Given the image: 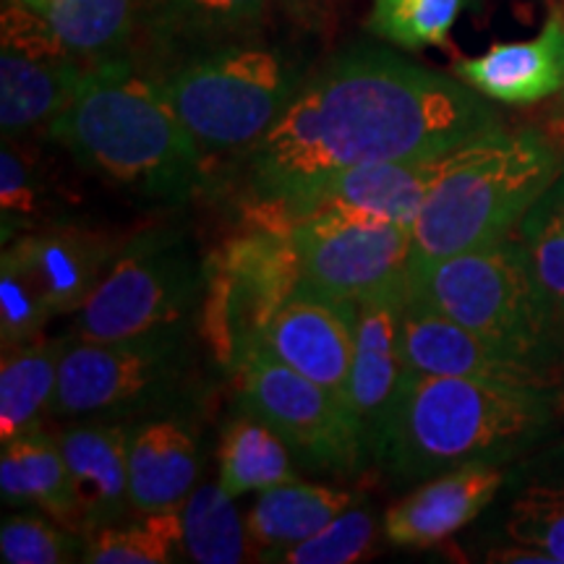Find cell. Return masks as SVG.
Returning <instances> with one entry per match:
<instances>
[{"instance_id": "7a4b0ae2", "label": "cell", "mask_w": 564, "mask_h": 564, "mask_svg": "<svg viewBox=\"0 0 564 564\" xmlns=\"http://www.w3.org/2000/svg\"><path fill=\"white\" fill-rule=\"evenodd\" d=\"M560 387L405 371L373 447L398 481H426L470 463L502 465L552 432Z\"/></svg>"}, {"instance_id": "e575fe53", "label": "cell", "mask_w": 564, "mask_h": 564, "mask_svg": "<svg viewBox=\"0 0 564 564\" xmlns=\"http://www.w3.org/2000/svg\"><path fill=\"white\" fill-rule=\"evenodd\" d=\"M505 533L510 544L539 549L554 564H564V481L525 486L510 507Z\"/></svg>"}, {"instance_id": "74e56055", "label": "cell", "mask_w": 564, "mask_h": 564, "mask_svg": "<svg viewBox=\"0 0 564 564\" xmlns=\"http://www.w3.org/2000/svg\"><path fill=\"white\" fill-rule=\"evenodd\" d=\"M21 3L32 6V9H40V6H42V3H45V0H21Z\"/></svg>"}, {"instance_id": "ac0fdd59", "label": "cell", "mask_w": 564, "mask_h": 564, "mask_svg": "<svg viewBox=\"0 0 564 564\" xmlns=\"http://www.w3.org/2000/svg\"><path fill=\"white\" fill-rule=\"evenodd\" d=\"M74 499L76 531L91 535L129 518V429L82 423L58 436Z\"/></svg>"}, {"instance_id": "d590c367", "label": "cell", "mask_w": 564, "mask_h": 564, "mask_svg": "<svg viewBox=\"0 0 564 564\" xmlns=\"http://www.w3.org/2000/svg\"><path fill=\"white\" fill-rule=\"evenodd\" d=\"M377 520L369 507H348L312 539L285 549L274 562L285 564H352L373 552Z\"/></svg>"}, {"instance_id": "8fae6325", "label": "cell", "mask_w": 564, "mask_h": 564, "mask_svg": "<svg viewBox=\"0 0 564 564\" xmlns=\"http://www.w3.org/2000/svg\"><path fill=\"white\" fill-rule=\"evenodd\" d=\"M301 267V291L350 301L403 280L413 230L352 209L319 207L285 223Z\"/></svg>"}, {"instance_id": "83f0119b", "label": "cell", "mask_w": 564, "mask_h": 564, "mask_svg": "<svg viewBox=\"0 0 564 564\" xmlns=\"http://www.w3.org/2000/svg\"><path fill=\"white\" fill-rule=\"evenodd\" d=\"M236 499L220 481L194 489L181 505L183 546L192 562L199 564H238L251 554L246 520L236 510Z\"/></svg>"}, {"instance_id": "52a82bcc", "label": "cell", "mask_w": 564, "mask_h": 564, "mask_svg": "<svg viewBox=\"0 0 564 564\" xmlns=\"http://www.w3.org/2000/svg\"><path fill=\"white\" fill-rule=\"evenodd\" d=\"M301 288V267L285 225L253 223L204 262L199 333L215 361L238 373L264 329Z\"/></svg>"}, {"instance_id": "d6a6232c", "label": "cell", "mask_w": 564, "mask_h": 564, "mask_svg": "<svg viewBox=\"0 0 564 564\" xmlns=\"http://www.w3.org/2000/svg\"><path fill=\"white\" fill-rule=\"evenodd\" d=\"M55 312L45 293L19 262V257L3 246L0 259V345L3 350L21 348L40 340Z\"/></svg>"}, {"instance_id": "4dcf8cb0", "label": "cell", "mask_w": 564, "mask_h": 564, "mask_svg": "<svg viewBox=\"0 0 564 564\" xmlns=\"http://www.w3.org/2000/svg\"><path fill=\"white\" fill-rule=\"evenodd\" d=\"M53 196L45 173L34 162L32 152L19 147V139H3L0 150V230L3 243L21 232L51 225Z\"/></svg>"}, {"instance_id": "d4e9b609", "label": "cell", "mask_w": 564, "mask_h": 564, "mask_svg": "<svg viewBox=\"0 0 564 564\" xmlns=\"http://www.w3.org/2000/svg\"><path fill=\"white\" fill-rule=\"evenodd\" d=\"M295 455L259 415L243 411L223 432L220 486L232 499L295 481Z\"/></svg>"}, {"instance_id": "8d00e7d4", "label": "cell", "mask_w": 564, "mask_h": 564, "mask_svg": "<svg viewBox=\"0 0 564 564\" xmlns=\"http://www.w3.org/2000/svg\"><path fill=\"white\" fill-rule=\"evenodd\" d=\"M285 3L295 6L303 13L306 9H319V6H324V0H285Z\"/></svg>"}, {"instance_id": "ba28073f", "label": "cell", "mask_w": 564, "mask_h": 564, "mask_svg": "<svg viewBox=\"0 0 564 564\" xmlns=\"http://www.w3.org/2000/svg\"><path fill=\"white\" fill-rule=\"evenodd\" d=\"M204 262L178 230H150L123 243L100 285L76 312L74 340H131L183 329L199 314Z\"/></svg>"}, {"instance_id": "8992f818", "label": "cell", "mask_w": 564, "mask_h": 564, "mask_svg": "<svg viewBox=\"0 0 564 564\" xmlns=\"http://www.w3.org/2000/svg\"><path fill=\"white\" fill-rule=\"evenodd\" d=\"M303 82L301 63L282 47L236 40L194 53L160 87L202 152H246L278 123Z\"/></svg>"}, {"instance_id": "5b68a950", "label": "cell", "mask_w": 564, "mask_h": 564, "mask_svg": "<svg viewBox=\"0 0 564 564\" xmlns=\"http://www.w3.org/2000/svg\"><path fill=\"white\" fill-rule=\"evenodd\" d=\"M408 301L497 343L564 384V329L535 285L518 236L411 262Z\"/></svg>"}, {"instance_id": "f546056e", "label": "cell", "mask_w": 564, "mask_h": 564, "mask_svg": "<svg viewBox=\"0 0 564 564\" xmlns=\"http://www.w3.org/2000/svg\"><path fill=\"white\" fill-rule=\"evenodd\" d=\"M514 236L535 285L564 329V171L525 212Z\"/></svg>"}, {"instance_id": "ffe728a7", "label": "cell", "mask_w": 564, "mask_h": 564, "mask_svg": "<svg viewBox=\"0 0 564 564\" xmlns=\"http://www.w3.org/2000/svg\"><path fill=\"white\" fill-rule=\"evenodd\" d=\"M455 152L457 147L449 152L434 154V158L390 160L356 167V171L343 173L340 178L327 183L299 215L319 207L352 209L413 230L429 194L434 192L436 183L453 165Z\"/></svg>"}, {"instance_id": "2e32d148", "label": "cell", "mask_w": 564, "mask_h": 564, "mask_svg": "<svg viewBox=\"0 0 564 564\" xmlns=\"http://www.w3.org/2000/svg\"><path fill=\"white\" fill-rule=\"evenodd\" d=\"M3 246L26 267L55 316L79 312L123 249L112 236L63 223L21 232Z\"/></svg>"}, {"instance_id": "f1b7e54d", "label": "cell", "mask_w": 564, "mask_h": 564, "mask_svg": "<svg viewBox=\"0 0 564 564\" xmlns=\"http://www.w3.org/2000/svg\"><path fill=\"white\" fill-rule=\"evenodd\" d=\"M183 512H139V520L100 528L87 535L84 562L89 564H167L183 560Z\"/></svg>"}, {"instance_id": "484cf974", "label": "cell", "mask_w": 564, "mask_h": 564, "mask_svg": "<svg viewBox=\"0 0 564 564\" xmlns=\"http://www.w3.org/2000/svg\"><path fill=\"white\" fill-rule=\"evenodd\" d=\"M274 0H150L154 34L199 51L249 40Z\"/></svg>"}, {"instance_id": "4316f807", "label": "cell", "mask_w": 564, "mask_h": 564, "mask_svg": "<svg viewBox=\"0 0 564 564\" xmlns=\"http://www.w3.org/2000/svg\"><path fill=\"white\" fill-rule=\"evenodd\" d=\"M79 58H118L137 26L139 0H45L37 9Z\"/></svg>"}, {"instance_id": "9a60e30c", "label": "cell", "mask_w": 564, "mask_h": 564, "mask_svg": "<svg viewBox=\"0 0 564 564\" xmlns=\"http://www.w3.org/2000/svg\"><path fill=\"white\" fill-rule=\"evenodd\" d=\"M400 350H403L405 371L413 373L499 379V382L544 384L562 390V384L535 364L413 301H405Z\"/></svg>"}, {"instance_id": "603a6c76", "label": "cell", "mask_w": 564, "mask_h": 564, "mask_svg": "<svg viewBox=\"0 0 564 564\" xmlns=\"http://www.w3.org/2000/svg\"><path fill=\"white\" fill-rule=\"evenodd\" d=\"M0 497L11 507H37L70 531H76L74 499H70L61 442L42 429L3 442Z\"/></svg>"}, {"instance_id": "277c9868", "label": "cell", "mask_w": 564, "mask_h": 564, "mask_svg": "<svg viewBox=\"0 0 564 564\" xmlns=\"http://www.w3.org/2000/svg\"><path fill=\"white\" fill-rule=\"evenodd\" d=\"M564 171V152L535 129H497L457 147L413 225L411 262L484 249L514 236Z\"/></svg>"}, {"instance_id": "7402d4cb", "label": "cell", "mask_w": 564, "mask_h": 564, "mask_svg": "<svg viewBox=\"0 0 564 564\" xmlns=\"http://www.w3.org/2000/svg\"><path fill=\"white\" fill-rule=\"evenodd\" d=\"M352 502L356 497L350 491L299 478L259 491L257 502L246 514L253 560L274 562L285 549L312 539L324 525L333 523Z\"/></svg>"}, {"instance_id": "6da1fadb", "label": "cell", "mask_w": 564, "mask_h": 564, "mask_svg": "<svg viewBox=\"0 0 564 564\" xmlns=\"http://www.w3.org/2000/svg\"><path fill=\"white\" fill-rule=\"evenodd\" d=\"M505 129L457 76L379 47H352L306 76L278 123L243 152L253 223L285 225L356 167L434 158Z\"/></svg>"}, {"instance_id": "4fadbf2b", "label": "cell", "mask_w": 564, "mask_h": 564, "mask_svg": "<svg viewBox=\"0 0 564 564\" xmlns=\"http://www.w3.org/2000/svg\"><path fill=\"white\" fill-rule=\"evenodd\" d=\"M405 301V278L350 299L352 335H356L350 408L361 423L371 457L405 379L403 350H400V322H403Z\"/></svg>"}, {"instance_id": "30bf717a", "label": "cell", "mask_w": 564, "mask_h": 564, "mask_svg": "<svg viewBox=\"0 0 564 564\" xmlns=\"http://www.w3.org/2000/svg\"><path fill=\"white\" fill-rule=\"evenodd\" d=\"M238 377L243 411L270 423L303 468L348 476L371 457L348 400L301 377L272 352L253 350Z\"/></svg>"}, {"instance_id": "d6986e66", "label": "cell", "mask_w": 564, "mask_h": 564, "mask_svg": "<svg viewBox=\"0 0 564 564\" xmlns=\"http://www.w3.org/2000/svg\"><path fill=\"white\" fill-rule=\"evenodd\" d=\"M453 74L491 102L533 105L564 89V13H549L533 40L497 42L455 63Z\"/></svg>"}, {"instance_id": "3957f363", "label": "cell", "mask_w": 564, "mask_h": 564, "mask_svg": "<svg viewBox=\"0 0 564 564\" xmlns=\"http://www.w3.org/2000/svg\"><path fill=\"white\" fill-rule=\"evenodd\" d=\"M47 137L89 173L150 199L178 202L202 181V147L160 79L123 58L91 63Z\"/></svg>"}, {"instance_id": "5bb4252c", "label": "cell", "mask_w": 564, "mask_h": 564, "mask_svg": "<svg viewBox=\"0 0 564 564\" xmlns=\"http://www.w3.org/2000/svg\"><path fill=\"white\" fill-rule=\"evenodd\" d=\"M259 348L301 377L350 403L352 303L312 291H295L264 329Z\"/></svg>"}, {"instance_id": "1f68e13d", "label": "cell", "mask_w": 564, "mask_h": 564, "mask_svg": "<svg viewBox=\"0 0 564 564\" xmlns=\"http://www.w3.org/2000/svg\"><path fill=\"white\" fill-rule=\"evenodd\" d=\"M468 0H371L366 26L403 51L447 45Z\"/></svg>"}, {"instance_id": "7c38bea8", "label": "cell", "mask_w": 564, "mask_h": 564, "mask_svg": "<svg viewBox=\"0 0 564 564\" xmlns=\"http://www.w3.org/2000/svg\"><path fill=\"white\" fill-rule=\"evenodd\" d=\"M91 63L63 42L37 9L11 0L0 13V131L3 139L51 126L74 100Z\"/></svg>"}, {"instance_id": "836d02e7", "label": "cell", "mask_w": 564, "mask_h": 564, "mask_svg": "<svg viewBox=\"0 0 564 564\" xmlns=\"http://www.w3.org/2000/svg\"><path fill=\"white\" fill-rule=\"evenodd\" d=\"M87 535L40 514H6L0 523V560L6 564L84 562Z\"/></svg>"}, {"instance_id": "cb8c5ba5", "label": "cell", "mask_w": 564, "mask_h": 564, "mask_svg": "<svg viewBox=\"0 0 564 564\" xmlns=\"http://www.w3.org/2000/svg\"><path fill=\"white\" fill-rule=\"evenodd\" d=\"M70 337L34 340L3 350L0 364V440L40 429L42 415L53 408L61 358Z\"/></svg>"}, {"instance_id": "9c48e42d", "label": "cell", "mask_w": 564, "mask_h": 564, "mask_svg": "<svg viewBox=\"0 0 564 564\" xmlns=\"http://www.w3.org/2000/svg\"><path fill=\"white\" fill-rule=\"evenodd\" d=\"M186 379V327L110 343L70 337L51 413L61 419H121L160 411L178 398Z\"/></svg>"}, {"instance_id": "44dd1931", "label": "cell", "mask_w": 564, "mask_h": 564, "mask_svg": "<svg viewBox=\"0 0 564 564\" xmlns=\"http://www.w3.org/2000/svg\"><path fill=\"white\" fill-rule=\"evenodd\" d=\"M199 470V442L186 423L150 419L129 432V489L137 514L186 502Z\"/></svg>"}, {"instance_id": "e0dca14e", "label": "cell", "mask_w": 564, "mask_h": 564, "mask_svg": "<svg viewBox=\"0 0 564 564\" xmlns=\"http://www.w3.org/2000/svg\"><path fill=\"white\" fill-rule=\"evenodd\" d=\"M505 484L502 465L470 463L426 478L384 514V535L394 546L426 549L455 535L481 514Z\"/></svg>"}]
</instances>
